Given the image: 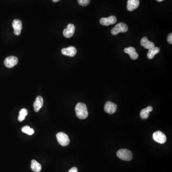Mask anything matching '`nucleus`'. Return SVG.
Returning <instances> with one entry per match:
<instances>
[{
  "label": "nucleus",
  "mask_w": 172,
  "mask_h": 172,
  "mask_svg": "<svg viewBox=\"0 0 172 172\" xmlns=\"http://www.w3.org/2000/svg\"><path fill=\"white\" fill-rule=\"evenodd\" d=\"M75 111L77 117L80 119H85L88 116L87 107L83 103L79 102L77 104L75 107Z\"/></svg>",
  "instance_id": "nucleus-1"
},
{
  "label": "nucleus",
  "mask_w": 172,
  "mask_h": 172,
  "mask_svg": "<svg viewBox=\"0 0 172 172\" xmlns=\"http://www.w3.org/2000/svg\"><path fill=\"white\" fill-rule=\"evenodd\" d=\"M117 156L120 159L126 161H130L133 159V153L129 150L122 149L117 152Z\"/></svg>",
  "instance_id": "nucleus-2"
},
{
  "label": "nucleus",
  "mask_w": 172,
  "mask_h": 172,
  "mask_svg": "<svg viewBox=\"0 0 172 172\" xmlns=\"http://www.w3.org/2000/svg\"><path fill=\"white\" fill-rule=\"evenodd\" d=\"M57 138L58 143L63 146H66L69 145L70 143L69 136L66 134L60 132L57 134Z\"/></svg>",
  "instance_id": "nucleus-3"
},
{
  "label": "nucleus",
  "mask_w": 172,
  "mask_h": 172,
  "mask_svg": "<svg viewBox=\"0 0 172 172\" xmlns=\"http://www.w3.org/2000/svg\"><path fill=\"white\" fill-rule=\"evenodd\" d=\"M128 30V27L124 23H120L112 29L111 31V34L115 35L118 34L120 33L126 32Z\"/></svg>",
  "instance_id": "nucleus-4"
},
{
  "label": "nucleus",
  "mask_w": 172,
  "mask_h": 172,
  "mask_svg": "<svg viewBox=\"0 0 172 172\" xmlns=\"http://www.w3.org/2000/svg\"><path fill=\"white\" fill-rule=\"evenodd\" d=\"M152 137H153V140H155L156 142L161 143V144L165 143L167 140L165 135L161 131H156L153 133Z\"/></svg>",
  "instance_id": "nucleus-5"
},
{
  "label": "nucleus",
  "mask_w": 172,
  "mask_h": 172,
  "mask_svg": "<svg viewBox=\"0 0 172 172\" xmlns=\"http://www.w3.org/2000/svg\"><path fill=\"white\" fill-rule=\"evenodd\" d=\"M18 59L16 57L11 56L7 57L4 61V65L8 68H12L16 65Z\"/></svg>",
  "instance_id": "nucleus-6"
},
{
  "label": "nucleus",
  "mask_w": 172,
  "mask_h": 172,
  "mask_svg": "<svg viewBox=\"0 0 172 172\" xmlns=\"http://www.w3.org/2000/svg\"><path fill=\"white\" fill-rule=\"evenodd\" d=\"M117 21V18L115 16H111L108 18H102L100 20V23L102 25L109 26L111 25L115 24Z\"/></svg>",
  "instance_id": "nucleus-7"
},
{
  "label": "nucleus",
  "mask_w": 172,
  "mask_h": 172,
  "mask_svg": "<svg viewBox=\"0 0 172 172\" xmlns=\"http://www.w3.org/2000/svg\"><path fill=\"white\" fill-rule=\"evenodd\" d=\"M12 26L14 29V34L16 35H19L21 34L23 25L21 21L18 19H15L12 23Z\"/></svg>",
  "instance_id": "nucleus-8"
},
{
  "label": "nucleus",
  "mask_w": 172,
  "mask_h": 172,
  "mask_svg": "<svg viewBox=\"0 0 172 172\" xmlns=\"http://www.w3.org/2000/svg\"><path fill=\"white\" fill-rule=\"evenodd\" d=\"M117 106L114 103L111 102H107L104 107L105 112L109 114H112L116 112Z\"/></svg>",
  "instance_id": "nucleus-9"
},
{
  "label": "nucleus",
  "mask_w": 172,
  "mask_h": 172,
  "mask_svg": "<svg viewBox=\"0 0 172 172\" xmlns=\"http://www.w3.org/2000/svg\"><path fill=\"white\" fill-rule=\"evenodd\" d=\"M75 31V27L73 24L68 25L67 27L63 31V34L65 37L67 38H71L74 34Z\"/></svg>",
  "instance_id": "nucleus-10"
},
{
  "label": "nucleus",
  "mask_w": 172,
  "mask_h": 172,
  "mask_svg": "<svg viewBox=\"0 0 172 172\" xmlns=\"http://www.w3.org/2000/svg\"><path fill=\"white\" fill-rule=\"evenodd\" d=\"M61 52L62 53L63 55L70 57H73L75 56L77 53V49L75 47L71 46V47L62 49L61 50Z\"/></svg>",
  "instance_id": "nucleus-11"
},
{
  "label": "nucleus",
  "mask_w": 172,
  "mask_h": 172,
  "mask_svg": "<svg viewBox=\"0 0 172 172\" xmlns=\"http://www.w3.org/2000/svg\"><path fill=\"white\" fill-rule=\"evenodd\" d=\"M140 4V0H128L127 8L128 10L129 11H133L137 9Z\"/></svg>",
  "instance_id": "nucleus-12"
},
{
  "label": "nucleus",
  "mask_w": 172,
  "mask_h": 172,
  "mask_svg": "<svg viewBox=\"0 0 172 172\" xmlns=\"http://www.w3.org/2000/svg\"><path fill=\"white\" fill-rule=\"evenodd\" d=\"M44 104L43 99L40 96H39L36 97V100L34 103V108L35 112H38L39 111L41 108L43 107Z\"/></svg>",
  "instance_id": "nucleus-13"
},
{
  "label": "nucleus",
  "mask_w": 172,
  "mask_h": 172,
  "mask_svg": "<svg viewBox=\"0 0 172 172\" xmlns=\"http://www.w3.org/2000/svg\"><path fill=\"white\" fill-rule=\"evenodd\" d=\"M124 51L125 53L130 55V57L132 59L136 60L138 58L139 55H138V53H136L135 49L133 47L125 48L124 49Z\"/></svg>",
  "instance_id": "nucleus-14"
},
{
  "label": "nucleus",
  "mask_w": 172,
  "mask_h": 172,
  "mask_svg": "<svg viewBox=\"0 0 172 172\" xmlns=\"http://www.w3.org/2000/svg\"><path fill=\"white\" fill-rule=\"evenodd\" d=\"M141 44L145 49H150L152 48L155 47V44L152 42L150 41L146 37L143 38L141 41Z\"/></svg>",
  "instance_id": "nucleus-15"
},
{
  "label": "nucleus",
  "mask_w": 172,
  "mask_h": 172,
  "mask_svg": "<svg viewBox=\"0 0 172 172\" xmlns=\"http://www.w3.org/2000/svg\"><path fill=\"white\" fill-rule=\"evenodd\" d=\"M153 110V108L152 106H148L147 108L143 109L140 112V116L142 119H146L149 117L150 115V112H151Z\"/></svg>",
  "instance_id": "nucleus-16"
},
{
  "label": "nucleus",
  "mask_w": 172,
  "mask_h": 172,
  "mask_svg": "<svg viewBox=\"0 0 172 172\" xmlns=\"http://www.w3.org/2000/svg\"><path fill=\"white\" fill-rule=\"evenodd\" d=\"M159 52L160 49L158 48L153 47L149 50L147 54V57L150 59H152L155 56V55L158 54Z\"/></svg>",
  "instance_id": "nucleus-17"
},
{
  "label": "nucleus",
  "mask_w": 172,
  "mask_h": 172,
  "mask_svg": "<svg viewBox=\"0 0 172 172\" xmlns=\"http://www.w3.org/2000/svg\"><path fill=\"white\" fill-rule=\"evenodd\" d=\"M31 167L34 172H40L42 169L41 165L35 160H33L31 161Z\"/></svg>",
  "instance_id": "nucleus-18"
},
{
  "label": "nucleus",
  "mask_w": 172,
  "mask_h": 172,
  "mask_svg": "<svg viewBox=\"0 0 172 172\" xmlns=\"http://www.w3.org/2000/svg\"><path fill=\"white\" fill-rule=\"evenodd\" d=\"M28 114V111L26 109H22L19 112L18 120L20 122L25 119V117Z\"/></svg>",
  "instance_id": "nucleus-19"
},
{
  "label": "nucleus",
  "mask_w": 172,
  "mask_h": 172,
  "mask_svg": "<svg viewBox=\"0 0 172 172\" xmlns=\"http://www.w3.org/2000/svg\"><path fill=\"white\" fill-rule=\"evenodd\" d=\"M22 131L23 133H25L29 135H32L34 133L33 129L31 128L29 126H25L22 128Z\"/></svg>",
  "instance_id": "nucleus-20"
},
{
  "label": "nucleus",
  "mask_w": 172,
  "mask_h": 172,
  "mask_svg": "<svg viewBox=\"0 0 172 172\" xmlns=\"http://www.w3.org/2000/svg\"><path fill=\"white\" fill-rule=\"evenodd\" d=\"M80 5L83 7H86L90 3V0H78Z\"/></svg>",
  "instance_id": "nucleus-21"
},
{
  "label": "nucleus",
  "mask_w": 172,
  "mask_h": 172,
  "mask_svg": "<svg viewBox=\"0 0 172 172\" xmlns=\"http://www.w3.org/2000/svg\"><path fill=\"white\" fill-rule=\"evenodd\" d=\"M167 40L169 44H172V34L171 33L168 35V38H167Z\"/></svg>",
  "instance_id": "nucleus-22"
},
{
  "label": "nucleus",
  "mask_w": 172,
  "mask_h": 172,
  "mask_svg": "<svg viewBox=\"0 0 172 172\" xmlns=\"http://www.w3.org/2000/svg\"><path fill=\"white\" fill-rule=\"evenodd\" d=\"M68 172H78V169L77 167H73L71 168Z\"/></svg>",
  "instance_id": "nucleus-23"
},
{
  "label": "nucleus",
  "mask_w": 172,
  "mask_h": 172,
  "mask_svg": "<svg viewBox=\"0 0 172 172\" xmlns=\"http://www.w3.org/2000/svg\"><path fill=\"white\" fill-rule=\"evenodd\" d=\"M60 0H53V2H57L59 1Z\"/></svg>",
  "instance_id": "nucleus-24"
},
{
  "label": "nucleus",
  "mask_w": 172,
  "mask_h": 172,
  "mask_svg": "<svg viewBox=\"0 0 172 172\" xmlns=\"http://www.w3.org/2000/svg\"><path fill=\"white\" fill-rule=\"evenodd\" d=\"M158 2H161L163 1L164 0H156Z\"/></svg>",
  "instance_id": "nucleus-25"
}]
</instances>
